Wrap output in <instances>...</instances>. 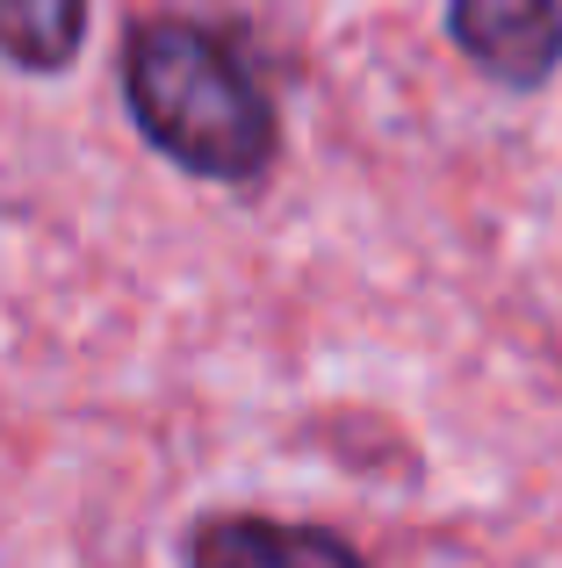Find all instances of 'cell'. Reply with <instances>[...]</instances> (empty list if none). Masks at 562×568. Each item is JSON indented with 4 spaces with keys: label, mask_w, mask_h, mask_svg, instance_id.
Here are the masks:
<instances>
[{
    "label": "cell",
    "mask_w": 562,
    "mask_h": 568,
    "mask_svg": "<svg viewBox=\"0 0 562 568\" xmlns=\"http://www.w3.org/2000/svg\"><path fill=\"white\" fill-rule=\"evenodd\" d=\"M87 37V0H0V58L22 72H66Z\"/></svg>",
    "instance_id": "obj_4"
},
{
    "label": "cell",
    "mask_w": 562,
    "mask_h": 568,
    "mask_svg": "<svg viewBox=\"0 0 562 568\" xmlns=\"http://www.w3.org/2000/svg\"><path fill=\"white\" fill-rule=\"evenodd\" d=\"M448 29L498 87H541L562 65V0H448Z\"/></svg>",
    "instance_id": "obj_2"
},
{
    "label": "cell",
    "mask_w": 562,
    "mask_h": 568,
    "mask_svg": "<svg viewBox=\"0 0 562 568\" xmlns=\"http://www.w3.org/2000/svg\"><path fill=\"white\" fill-rule=\"evenodd\" d=\"M123 101L138 130L195 181L245 187L274 159V101L231 37L152 14L123 43Z\"/></svg>",
    "instance_id": "obj_1"
},
{
    "label": "cell",
    "mask_w": 562,
    "mask_h": 568,
    "mask_svg": "<svg viewBox=\"0 0 562 568\" xmlns=\"http://www.w3.org/2000/svg\"><path fill=\"white\" fill-rule=\"evenodd\" d=\"M188 568H361L339 532L274 526V518H210L188 547Z\"/></svg>",
    "instance_id": "obj_3"
}]
</instances>
